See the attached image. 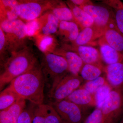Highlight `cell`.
<instances>
[{
  "label": "cell",
  "instance_id": "obj_1",
  "mask_svg": "<svg viewBox=\"0 0 123 123\" xmlns=\"http://www.w3.org/2000/svg\"><path fill=\"white\" fill-rule=\"evenodd\" d=\"M10 84L8 87L21 98L28 100L34 105L43 103L45 82L39 62Z\"/></svg>",
  "mask_w": 123,
  "mask_h": 123
},
{
  "label": "cell",
  "instance_id": "obj_2",
  "mask_svg": "<svg viewBox=\"0 0 123 123\" xmlns=\"http://www.w3.org/2000/svg\"><path fill=\"white\" fill-rule=\"evenodd\" d=\"M38 62L33 47L30 45L12 53L2 66L0 75L1 90L17 77L30 70Z\"/></svg>",
  "mask_w": 123,
  "mask_h": 123
},
{
  "label": "cell",
  "instance_id": "obj_3",
  "mask_svg": "<svg viewBox=\"0 0 123 123\" xmlns=\"http://www.w3.org/2000/svg\"><path fill=\"white\" fill-rule=\"evenodd\" d=\"M40 64L45 86L49 89V93L53 90L62 79L69 73L68 64L65 59L49 51H42Z\"/></svg>",
  "mask_w": 123,
  "mask_h": 123
},
{
  "label": "cell",
  "instance_id": "obj_4",
  "mask_svg": "<svg viewBox=\"0 0 123 123\" xmlns=\"http://www.w3.org/2000/svg\"><path fill=\"white\" fill-rule=\"evenodd\" d=\"M0 27L4 32L9 51L12 54L28 46L29 36L26 24L18 19L13 21H3L0 22Z\"/></svg>",
  "mask_w": 123,
  "mask_h": 123
},
{
  "label": "cell",
  "instance_id": "obj_5",
  "mask_svg": "<svg viewBox=\"0 0 123 123\" xmlns=\"http://www.w3.org/2000/svg\"><path fill=\"white\" fill-rule=\"evenodd\" d=\"M101 110L103 123H117L123 114V88H113Z\"/></svg>",
  "mask_w": 123,
  "mask_h": 123
},
{
  "label": "cell",
  "instance_id": "obj_6",
  "mask_svg": "<svg viewBox=\"0 0 123 123\" xmlns=\"http://www.w3.org/2000/svg\"><path fill=\"white\" fill-rule=\"evenodd\" d=\"M55 1L49 0H18L19 18L27 22L36 20L50 10Z\"/></svg>",
  "mask_w": 123,
  "mask_h": 123
},
{
  "label": "cell",
  "instance_id": "obj_7",
  "mask_svg": "<svg viewBox=\"0 0 123 123\" xmlns=\"http://www.w3.org/2000/svg\"><path fill=\"white\" fill-rule=\"evenodd\" d=\"M78 7L90 15L95 25L105 30L111 29L119 31L117 25L114 12L112 10L107 7L95 5L93 2Z\"/></svg>",
  "mask_w": 123,
  "mask_h": 123
},
{
  "label": "cell",
  "instance_id": "obj_8",
  "mask_svg": "<svg viewBox=\"0 0 123 123\" xmlns=\"http://www.w3.org/2000/svg\"><path fill=\"white\" fill-rule=\"evenodd\" d=\"M84 81L80 75L68 74L49 93V97L53 100L52 102L64 100L80 88L83 84Z\"/></svg>",
  "mask_w": 123,
  "mask_h": 123
},
{
  "label": "cell",
  "instance_id": "obj_9",
  "mask_svg": "<svg viewBox=\"0 0 123 123\" xmlns=\"http://www.w3.org/2000/svg\"><path fill=\"white\" fill-rule=\"evenodd\" d=\"M50 105L55 110L64 123H82L85 120L83 108L68 100L51 102Z\"/></svg>",
  "mask_w": 123,
  "mask_h": 123
},
{
  "label": "cell",
  "instance_id": "obj_10",
  "mask_svg": "<svg viewBox=\"0 0 123 123\" xmlns=\"http://www.w3.org/2000/svg\"><path fill=\"white\" fill-rule=\"evenodd\" d=\"M45 50L64 57L68 64L69 73L74 75H79L84 63L76 53L65 49L55 43L48 47Z\"/></svg>",
  "mask_w": 123,
  "mask_h": 123
},
{
  "label": "cell",
  "instance_id": "obj_11",
  "mask_svg": "<svg viewBox=\"0 0 123 123\" xmlns=\"http://www.w3.org/2000/svg\"><path fill=\"white\" fill-rule=\"evenodd\" d=\"M61 46L79 55L84 64L102 65L101 55L97 49L89 46H77L69 43H62Z\"/></svg>",
  "mask_w": 123,
  "mask_h": 123
},
{
  "label": "cell",
  "instance_id": "obj_12",
  "mask_svg": "<svg viewBox=\"0 0 123 123\" xmlns=\"http://www.w3.org/2000/svg\"><path fill=\"white\" fill-rule=\"evenodd\" d=\"M35 105L31 110L32 123H64L52 106L48 104Z\"/></svg>",
  "mask_w": 123,
  "mask_h": 123
},
{
  "label": "cell",
  "instance_id": "obj_13",
  "mask_svg": "<svg viewBox=\"0 0 123 123\" xmlns=\"http://www.w3.org/2000/svg\"><path fill=\"white\" fill-rule=\"evenodd\" d=\"M37 21L38 25V34L47 36L57 33L60 21L50 11L46 12Z\"/></svg>",
  "mask_w": 123,
  "mask_h": 123
},
{
  "label": "cell",
  "instance_id": "obj_14",
  "mask_svg": "<svg viewBox=\"0 0 123 123\" xmlns=\"http://www.w3.org/2000/svg\"><path fill=\"white\" fill-rule=\"evenodd\" d=\"M105 31L94 25L86 27L80 31L75 41L69 43L77 46H88V44L102 38Z\"/></svg>",
  "mask_w": 123,
  "mask_h": 123
},
{
  "label": "cell",
  "instance_id": "obj_15",
  "mask_svg": "<svg viewBox=\"0 0 123 123\" xmlns=\"http://www.w3.org/2000/svg\"><path fill=\"white\" fill-rule=\"evenodd\" d=\"M106 78L113 88H123V60L104 68Z\"/></svg>",
  "mask_w": 123,
  "mask_h": 123
},
{
  "label": "cell",
  "instance_id": "obj_16",
  "mask_svg": "<svg viewBox=\"0 0 123 123\" xmlns=\"http://www.w3.org/2000/svg\"><path fill=\"white\" fill-rule=\"evenodd\" d=\"M79 27L73 22L60 21L56 34L62 43H72L76 40L79 35Z\"/></svg>",
  "mask_w": 123,
  "mask_h": 123
},
{
  "label": "cell",
  "instance_id": "obj_17",
  "mask_svg": "<svg viewBox=\"0 0 123 123\" xmlns=\"http://www.w3.org/2000/svg\"><path fill=\"white\" fill-rule=\"evenodd\" d=\"M25 106L26 100L20 98L10 107L0 111V123H17Z\"/></svg>",
  "mask_w": 123,
  "mask_h": 123
},
{
  "label": "cell",
  "instance_id": "obj_18",
  "mask_svg": "<svg viewBox=\"0 0 123 123\" xmlns=\"http://www.w3.org/2000/svg\"><path fill=\"white\" fill-rule=\"evenodd\" d=\"M78 105L83 108L96 107L97 106L95 94L81 88L73 92L66 99Z\"/></svg>",
  "mask_w": 123,
  "mask_h": 123
},
{
  "label": "cell",
  "instance_id": "obj_19",
  "mask_svg": "<svg viewBox=\"0 0 123 123\" xmlns=\"http://www.w3.org/2000/svg\"><path fill=\"white\" fill-rule=\"evenodd\" d=\"M98 43L101 59L107 65L116 63L123 60V55L108 44L103 37L99 39Z\"/></svg>",
  "mask_w": 123,
  "mask_h": 123
},
{
  "label": "cell",
  "instance_id": "obj_20",
  "mask_svg": "<svg viewBox=\"0 0 123 123\" xmlns=\"http://www.w3.org/2000/svg\"><path fill=\"white\" fill-rule=\"evenodd\" d=\"M18 0H0V22L18 19Z\"/></svg>",
  "mask_w": 123,
  "mask_h": 123
},
{
  "label": "cell",
  "instance_id": "obj_21",
  "mask_svg": "<svg viewBox=\"0 0 123 123\" xmlns=\"http://www.w3.org/2000/svg\"><path fill=\"white\" fill-rule=\"evenodd\" d=\"M65 2L72 11L75 22L81 30L94 25L92 18L86 11L73 4L70 0Z\"/></svg>",
  "mask_w": 123,
  "mask_h": 123
},
{
  "label": "cell",
  "instance_id": "obj_22",
  "mask_svg": "<svg viewBox=\"0 0 123 123\" xmlns=\"http://www.w3.org/2000/svg\"><path fill=\"white\" fill-rule=\"evenodd\" d=\"M49 11L54 14L60 21L75 22L72 11L65 1L55 0L52 7Z\"/></svg>",
  "mask_w": 123,
  "mask_h": 123
},
{
  "label": "cell",
  "instance_id": "obj_23",
  "mask_svg": "<svg viewBox=\"0 0 123 123\" xmlns=\"http://www.w3.org/2000/svg\"><path fill=\"white\" fill-rule=\"evenodd\" d=\"M103 38L112 48L123 55V35L114 29H107Z\"/></svg>",
  "mask_w": 123,
  "mask_h": 123
},
{
  "label": "cell",
  "instance_id": "obj_24",
  "mask_svg": "<svg viewBox=\"0 0 123 123\" xmlns=\"http://www.w3.org/2000/svg\"><path fill=\"white\" fill-rule=\"evenodd\" d=\"M103 70L102 65L84 64L79 75L86 81H90L101 76Z\"/></svg>",
  "mask_w": 123,
  "mask_h": 123
},
{
  "label": "cell",
  "instance_id": "obj_25",
  "mask_svg": "<svg viewBox=\"0 0 123 123\" xmlns=\"http://www.w3.org/2000/svg\"><path fill=\"white\" fill-rule=\"evenodd\" d=\"M21 98L8 87L5 89L0 94V110H6L15 103Z\"/></svg>",
  "mask_w": 123,
  "mask_h": 123
},
{
  "label": "cell",
  "instance_id": "obj_26",
  "mask_svg": "<svg viewBox=\"0 0 123 123\" xmlns=\"http://www.w3.org/2000/svg\"><path fill=\"white\" fill-rule=\"evenodd\" d=\"M102 2L114 10L117 25L123 35V3L119 0H103Z\"/></svg>",
  "mask_w": 123,
  "mask_h": 123
},
{
  "label": "cell",
  "instance_id": "obj_27",
  "mask_svg": "<svg viewBox=\"0 0 123 123\" xmlns=\"http://www.w3.org/2000/svg\"><path fill=\"white\" fill-rule=\"evenodd\" d=\"M108 84L106 77L101 76L94 80L86 81L80 88L85 89L92 94H95L99 88Z\"/></svg>",
  "mask_w": 123,
  "mask_h": 123
},
{
  "label": "cell",
  "instance_id": "obj_28",
  "mask_svg": "<svg viewBox=\"0 0 123 123\" xmlns=\"http://www.w3.org/2000/svg\"><path fill=\"white\" fill-rule=\"evenodd\" d=\"M113 88L109 84L99 88L95 94L97 106L96 108L101 109L109 97Z\"/></svg>",
  "mask_w": 123,
  "mask_h": 123
},
{
  "label": "cell",
  "instance_id": "obj_29",
  "mask_svg": "<svg viewBox=\"0 0 123 123\" xmlns=\"http://www.w3.org/2000/svg\"><path fill=\"white\" fill-rule=\"evenodd\" d=\"M11 55L8 48L5 34L0 27V59L1 66H3Z\"/></svg>",
  "mask_w": 123,
  "mask_h": 123
},
{
  "label": "cell",
  "instance_id": "obj_30",
  "mask_svg": "<svg viewBox=\"0 0 123 123\" xmlns=\"http://www.w3.org/2000/svg\"><path fill=\"white\" fill-rule=\"evenodd\" d=\"M83 123H103L102 110L96 108L85 119Z\"/></svg>",
  "mask_w": 123,
  "mask_h": 123
},
{
  "label": "cell",
  "instance_id": "obj_31",
  "mask_svg": "<svg viewBox=\"0 0 123 123\" xmlns=\"http://www.w3.org/2000/svg\"><path fill=\"white\" fill-rule=\"evenodd\" d=\"M17 123H32L31 110L25 108L19 117Z\"/></svg>",
  "mask_w": 123,
  "mask_h": 123
},
{
  "label": "cell",
  "instance_id": "obj_32",
  "mask_svg": "<svg viewBox=\"0 0 123 123\" xmlns=\"http://www.w3.org/2000/svg\"><path fill=\"white\" fill-rule=\"evenodd\" d=\"M70 1L78 7H80L92 3L91 1L89 0H70Z\"/></svg>",
  "mask_w": 123,
  "mask_h": 123
},
{
  "label": "cell",
  "instance_id": "obj_33",
  "mask_svg": "<svg viewBox=\"0 0 123 123\" xmlns=\"http://www.w3.org/2000/svg\"><path fill=\"white\" fill-rule=\"evenodd\" d=\"M123 123V117L122 119H121V121H120V123Z\"/></svg>",
  "mask_w": 123,
  "mask_h": 123
}]
</instances>
